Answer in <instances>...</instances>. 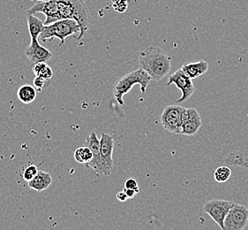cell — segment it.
Here are the masks:
<instances>
[{"label": "cell", "mask_w": 248, "mask_h": 230, "mask_svg": "<svg viewBox=\"0 0 248 230\" xmlns=\"http://www.w3.org/2000/svg\"><path fill=\"white\" fill-rule=\"evenodd\" d=\"M140 67L142 68L151 78L159 82L169 75L171 68V57L163 49L150 46L139 53Z\"/></svg>", "instance_id": "cell-1"}, {"label": "cell", "mask_w": 248, "mask_h": 230, "mask_svg": "<svg viewBox=\"0 0 248 230\" xmlns=\"http://www.w3.org/2000/svg\"><path fill=\"white\" fill-rule=\"evenodd\" d=\"M58 20H74L79 24L81 39L90 25V11L82 0H56Z\"/></svg>", "instance_id": "cell-2"}, {"label": "cell", "mask_w": 248, "mask_h": 230, "mask_svg": "<svg viewBox=\"0 0 248 230\" xmlns=\"http://www.w3.org/2000/svg\"><path fill=\"white\" fill-rule=\"evenodd\" d=\"M151 78L145 71L139 67L138 69L122 76L114 86L113 96L120 105H124V96L128 94L135 85H140V91L146 93Z\"/></svg>", "instance_id": "cell-3"}, {"label": "cell", "mask_w": 248, "mask_h": 230, "mask_svg": "<svg viewBox=\"0 0 248 230\" xmlns=\"http://www.w3.org/2000/svg\"><path fill=\"white\" fill-rule=\"evenodd\" d=\"M80 33L79 26L74 20H60L55 21L50 25L45 26L43 32L40 35V38L43 42H51L58 38L60 39V46L65 45V39L69 36L77 35V38Z\"/></svg>", "instance_id": "cell-4"}, {"label": "cell", "mask_w": 248, "mask_h": 230, "mask_svg": "<svg viewBox=\"0 0 248 230\" xmlns=\"http://www.w3.org/2000/svg\"><path fill=\"white\" fill-rule=\"evenodd\" d=\"M185 107L177 105H167L161 114L160 120L164 130L174 134L181 133Z\"/></svg>", "instance_id": "cell-5"}, {"label": "cell", "mask_w": 248, "mask_h": 230, "mask_svg": "<svg viewBox=\"0 0 248 230\" xmlns=\"http://www.w3.org/2000/svg\"><path fill=\"white\" fill-rule=\"evenodd\" d=\"M234 204L235 203L232 201L213 199L207 202L203 205V211L210 216V218L219 226L221 230H225L223 225L224 219Z\"/></svg>", "instance_id": "cell-6"}, {"label": "cell", "mask_w": 248, "mask_h": 230, "mask_svg": "<svg viewBox=\"0 0 248 230\" xmlns=\"http://www.w3.org/2000/svg\"><path fill=\"white\" fill-rule=\"evenodd\" d=\"M172 84L176 86L181 91V97L176 101L178 104L186 102L191 99L192 96L194 95L195 87H194L193 80L190 79L187 75H185L181 69H179L174 72L172 75H170L169 79L166 82V86L170 87Z\"/></svg>", "instance_id": "cell-7"}, {"label": "cell", "mask_w": 248, "mask_h": 230, "mask_svg": "<svg viewBox=\"0 0 248 230\" xmlns=\"http://www.w3.org/2000/svg\"><path fill=\"white\" fill-rule=\"evenodd\" d=\"M248 223V207L235 203L225 217L223 225L225 230H243Z\"/></svg>", "instance_id": "cell-8"}, {"label": "cell", "mask_w": 248, "mask_h": 230, "mask_svg": "<svg viewBox=\"0 0 248 230\" xmlns=\"http://www.w3.org/2000/svg\"><path fill=\"white\" fill-rule=\"evenodd\" d=\"M86 146H88L92 151L93 158L88 164L85 165V167L93 168L97 175H109L103 164L100 153V140L94 131L91 132V134L87 137Z\"/></svg>", "instance_id": "cell-9"}, {"label": "cell", "mask_w": 248, "mask_h": 230, "mask_svg": "<svg viewBox=\"0 0 248 230\" xmlns=\"http://www.w3.org/2000/svg\"><path fill=\"white\" fill-rule=\"evenodd\" d=\"M202 125V117L194 108H186L183 115L181 135H196Z\"/></svg>", "instance_id": "cell-10"}, {"label": "cell", "mask_w": 248, "mask_h": 230, "mask_svg": "<svg viewBox=\"0 0 248 230\" xmlns=\"http://www.w3.org/2000/svg\"><path fill=\"white\" fill-rule=\"evenodd\" d=\"M113 149H114V139L113 136L107 133H103L100 139V153L103 164L106 170L110 175L113 167Z\"/></svg>", "instance_id": "cell-11"}, {"label": "cell", "mask_w": 248, "mask_h": 230, "mask_svg": "<svg viewBox=\"0 0 248 230\" xmlns=\"http://www.w3.org/2000/svg\"><path fill=\"white\" fill-rule=\"evenodd\" d=\"M25 55L31 64L35 65L38 62H47L52 57V53L47 48L40 45L38 39L31 40L30 46L26 49Z\"/></svg>", "instance_id": "cell-12"}, {"label": "cell", "mask_w": 248, "mask_h": 230, "mask_svg": "<svg viewBox=\"0 0 248 230\" xmlns=\"http://www.w3.org/2000/svg\"><path fill=\"white\" fill-rule=\"evenodd\" d=\"M180 69L183 71L184 74L187 75L190 79L194 80L208 72L209 63L202 60L196 62H186L181 66Z\"/></svg>", "instance_id": "cell-13"}, {"label": "cell", "mask_w": 248, "mask_h": 230, "mask_svg": "<svg viewBox=\"0 0 248 230\" xmlns=\"http://www.w3.org/2000/svg\"><path fill=\"white\" fill-rule=\"evenodd\" d=\"M52 183L51 175L45 171L38 170L37 175L28 182V186L30 189L35 190L37 192H42L47 190Z\"/></svg>", "instance_id": "cell-14"}, {"label": "cell", "mask_w": 248, "mask_h": 230, "mask_svg": "<svg viewBox=\"0 0 248 230\" xmlns=\"http://www.w3.org/2000/svg\"><path fill=\"white\" fill-rule=\"evenodd\" d=\"M27 20H28V27H29L31 40L38 39L45 28L44 21L38 19L34 15H27Z\"/></svg>", "instance_id": "cell-15"}, {"label": "cell", "mask_w": 248, "mask_h": 230, "mask_svg": "<svg viewBox=\"0 0 248 230\" xmlns=\"http://www.w3.org/2000/svg\"><path fill=\"white\" fill-rule=\"evenodd\" d=\"M19 100L23 104H30L34 102L36 98V90L33 86L25 84L20 87L17 92Z\"/></svg>", "instance_id": "cell-16"}, {"label": "cell", "mask_w": 248, "mask_h": 230, "mask_svg": "<svg viewBox=\"0 0 248 230\" xmlns=\"http://www.w3.org/2000/svg\"><path fill=\"white\" fill-rule=\"evenodd\" d=\"M33 73L35 76H41L46 80L50 81L53 76V71L50 68V66L46 62H38L35 65H33Z\"/></svg>", "instance_id": "cell-17"}, {"label": "cell", "mask_w": 248, "mask_h": 230, "mask_svg": "<svg viewBox=\"0 0 248 230\" xmlns=\"http://www.w3.org/2000/svg\"><path fill=\"white\" fill-rule=\"evenodd\" d=\"M93 154L88 146H81L75 150V159L79 164L86 165L92 160Z\"/></svg>", "instance_id": "cell-18"}, {"label": "cell", "mask_w": 248, "mask_h": 230, "mask_svg": "<svg viewBox=\"0 0 248 230\" xmlns=\"http://www.w3.org/2000/svg\"><path fill=\"white\" fill-rule=\"evenodd\" d=\"M231 175H232V170L229 168L228 166L223 165V166H219L216 169L214 173V178L217 182L223 183L230 179Z\"/></svg>", "instance_id": "cell-19"}, {"label": "cell", "mask_w": 248, "mask_h": 230, "mask_svg": "<svg viewBox=\"0 0 248 230\" xmlns=\"http://www.w3.org/2000/svg\"><path fill=\"white\" fill-rule=\"evenodd\" d=\"M37 173H38V168L36 165H33V164L28 165L22 174L23 180L29 182L35 177V175H37Z\"/></svg>", "instance_id": "cell-20"}, {"label": "cell", "mask_w": 248, "mask_h": 230, "mask_svg": "<svg viewBox=\"0 0 248 230\" xmlns=\"http://www.w3.org/2000/svg\"><path fill=\"white\" fill-rule=\"evenodd\" d=\"M112 7L116 12L123 14L128 8V0H112Z\"/></svg>", "instance_id": "cell-21"}, {"label": "cell", "mask_w": 248, "mask_h": 230, "mask_svg": "<svg viewBox=\"0 0 248 230\" xmlns=\"http://www.w3.org/2000/svg\"><path fill=\"white\" fill-rule=\"evenodd\" d=\"M33 83H34V88H35V90L41 91V90H44V89L47 88L49 86L50 81L46 80V79L41 77V76H35Z\"/></svg>", "instance_id": "cell-22"}, {"label": "cell", "mask_w": 248, "mask_h": 230, "mask_svg": "<svg viewBox=\"0 0 248 230\" xmlns=\"http://www.w3.org/2000/svg\"><path fill=\"white\" fill-rule=\"evenodd\" d=\"M124 189H130V190H134L140 192L139 185L136 180H134L133 178H130L125 181L124 182Z\"/></svg>", "instance_id": "cell-23"}, {"label": "cell", "mask_w": 248, "mask_h": 230, "mask_svg": "<svg viewBox=\"0 0 248 230\" xmlns=\"http://www.w3.org/2000/svg\"><path fill=\"white\" fill-rule=\"evenodd\" d=\"M124 193L127 196L128 199H130V198H134V197L139 193V192L136 191V190H130V189H124Z\"/></svg>", "instance_id": "cell-24"}, {"label": "cell", "mask_w": 248, "mask_h": 230, "mask_svg": "<svg viewBox=\"0 0 248 230\" xmlns=\"http://www.w3.org/2000/svg\"><path fill=\"white\" fill-rule=\"evenodd\" d=\"M117 199L120 201V202H125L128 199L127 196L124 193V190L123 191H119V193L117 194Z\"/></svg>", "instance_id": "cell-25"}, {"label": "cell", "mask_w": 248, "mask_h": 230, "mask_svg": "<svg viewBox=\"0 0 248 230\" xmlns=\"http://www.w3.org/2000/svg\"><path fill=\"white\" fill-rule=\"evenodd\" d=\"M33 1V0H32ZM36 1H38V2H43V1H47V0H36Z\"/></svg>", "instance_id": "cell-26"}]
</instances>
